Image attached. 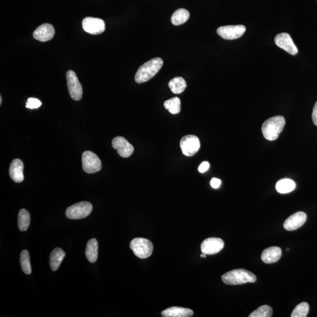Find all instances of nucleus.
Listing matches in <instances>:
<instances>
[{
	"label": "nucleus",
	"mask_w": 317,
	"mask_h": 317,
	"mask_svg": "<svg viewBox=\"0 0 317 317\" xmlns=\"http://www.w3.org/2000/svg\"><path fill=\"white\" fill-rule=\"evenodd\" d=\"M163 61L161 58H155L147 61L138 69L136 81L138 84L146 83L151 79L161 70Z\"/></svg>",
	"instance_id": "f257e3e1"
},
{
	"label": "nucleus",
	"mask_w": 317,
	"mask_h": 317,
	"mask_svg": "<svg viewBox=\"0 0 317 317\" xmlns=\"http://www.w3.org/2000/svg\"><path fill=\"white\" fill-rule=\"evenodd\" d=\"M285 124V119L282 116H275L269 118L262 125V131L264 137L268 140L277 139L283 130Z\"/></svg>",
	"instance_id": "f03ea898"
},
{
	"label": "nucleus",
	"mask_w": 317,
	"mask_h": 317,
	"mask_svg": "<svg viewBox=\"0 0 317 317\" xmlns=\"http://www.w3.org/2000/svg\"><path fill=\"white\" fill-rule=\"evenodd\" d=\"M222 279L224 283L227 285H241L254 282L257 280L255 274L243 269H235L225 273Z\"/></svg>",
	"instance_id": "7ed1b4c3"
},
{
	"label": "nucleus",
	"mask_w": 317,
	"mask_h": 317,
	"mask_svg": "<svg viewBox=\"0 0 317 317\" xmlns=\"http://www.w3.org/2000/svg\"><path fill=\"white\" fill-rule=\"evenodd\" d=\"M130 248L135 255L139 259H146L152 255L153 245L151 241L146 238H136L132 240Z\"/></svg>",
	"instance_id": "20e7f679"
},
{
	"label": "nucleus",
	"mask_w": 317,
	"mask_h": 317,
	"mask_svg": "<svg viewBox=\"0 0 317 317\" xmlns=\"http://www.w3.org/2000/svg\"><path fill=\"white\" fill-rule=\"evenodd\" d=\"M92 205L90 202H81L69 207L65 215L68 219L79 220L89 216L92 211Z\"/></svg>",
	"instance_id": "39448f33"
},
{
	"label": "nucleus",
	"mask_w": 317,
	"mask_h": 317,
	"mask_svg": "<svg viewBox=\"0 0 317 317\" xmlns=\"http://www.w3.org/2000/svg\"><path fill=\"white\" fill-rule=\"evenodd\" d=\"M83 170L87 174H94L102 169V162L99 157L91 151H86L82 156Z\"/></svg>",
	"instance_id": "423d86ee"
},
{
	"label": "nucleus",
	"mask_w": 317,
	"mask_h": 317,
	"mask_svg": "<svg viewBox=\"0 0 317 317\" xmlns=\"http://www.w3.org/2000/svg\"><path fill=\"white\" fill-rule=\"evenodd\" d=\"M180 145L183 154L190 157L195 155L199 151L200 143L199 138L196 136L188 135L181 138Z\"/></svg>",
	"instance_id": "0eeeda50"
},
{
	"label": "nucleus",
	"mask_w": 317,
	"mask_h": 317,
	"mask_svg": "<svg viewBox=\"0 0 317 317\" xmlns=\"http://www.w3.org/2000/svg\"><path fill=\"white\" fill-rule=\"evenodd\" d=\"M67 86L71 98L80 100L83 98V87L73 71H68L67 73Z\"/></svg>",
	"instance_id": "6e6552de"
},
{
	"label": "nucleus",
	"mask_w": 317,
	"mask_h": 317,
	"mask_svg": "<svg viewBox=\"0 0 317 317\" xmlns=\"http://www.w3.org/2000/svg\"><path fill=\"white\" fill-rule=\"evenodd\" d=\"M246 30L243 25L222 26L218 28L217 33L225 40H233L239 39L246 32Z\"/></svg>",
	"instance_id": "1a4fd4ad"
},
{
	"label": "nucleus",
	"mask_w": 317,
	"mask_h": 317,
	"mask_svg": "<svg viewBox=\"0 0 317 317\" xmlns=\"http://www.w3.org/2000/svg\"><path fill=\"white\" fill-rule=\"evenodd\" d=\"M83 27L86 32L92 35H98L104 32L105 24L102 19L86 17L83 21Z\"/></svg>",
	"instance_id": "9d476101"
},
{
	"label": "nucleus",
	"mask_w": 317,
	"mask_h": 317,
	"mask_svg": "<svg viewBox=\"0 0 317 317\" xmlns=\"http://www.w3.org/2000/svg\"><path fill=\"white\" fill-rule=\"evenodd\" d=\"M225 243L221 238L210 237L204 240L201 244V251L206 255L217 254L224 249Z\"/></svg>",
	"instance_id": "9b49d317"
},
{
	"label": "nucleus",
	"mask_w": 317,
	"mask_h": 317,
	"mask_svg": "<svg viewBox=\"0 0 317 317\" xmlns=\"http://www.w3.org/2000/svg\"><path fill=\"white\" fill-rule=\"evenodd\" d=\"M275 45L290 54L295 55L298 53V49L292 40L290 34L281 33L277 34L274 39Z\"/></svg>",
	"instance_id": "f8f14e48"
},
{
	"label": "nucleus",
	"mask_w": 317,
	"mask_h": 317,
	"mask_svg": "<svg viewBox=\"0 0 317 317\" xmlns=\"http://www.w3.org/2000/svg\"><path fill=\"white\" fill-rule=\"evenodd\" d=\"M112 145L119 156L127 158L133 154L134 147L124 137L117 136L112 140Z\"/></svg>",
	"instance_id": "ddd939ff"
},
{
	"label": "nucleus",
	"mask_w": 317,
	"mask_h": 317,
	"mask_svg": "<svg viewBox=\"0 0 317 317\" xmlns=\"http://www.w3.org/2000/svg\"><path fill=\"white\" fill-rule=\"evenodd\" d=\"M307 215L303 212H298L285 220L284 228L288 231L296 230L305 224Z\"/></svg>",
	"instance_id": "4468645a"
},
{
	"label": "nucleus",
	"mask_w": 317,
	"mask_h": 317,
	"mask_svg": "<svg viewBox=\"0 0 317 317\" xmlns=\"http://www.w3.org/2000/svg\"><path fill=\"white\" fill-rule=\"evenodd\" d=\"M55 30L54 27L49 24H44L34 31V39L42 42H48L54 37Z\"/></svg>",
	"instance_id": "2eb2a0df"
},
{
	"label": "nucleus",
	"mask_w": 317,
	"mask_h": 317,
	"mask_svg": "<svg viewBox=\"0 0 317 317\" xmlns=\"http://www.w3.org/2000/svg\"><path fill=\"white\" fill-rule=\"evenodd\" d=\"M24 164L21 160L15 159L12 161L9 166V174L11 180L16 183H21L24 181Z\"/></svg>",
	"instance_id": "dca6fc26"
},
{
	"label": "nucleus",
	"mask_w": 317,
	"mask_h": 317,
	"mask_svg": "<svg viewBox=\"0 0 317 317\" xmlns=\"http://www.w3.org/2000/svg\"><path fill=\"white\" fill-rule=\"evenodd\" d=\"M282 251L280 247H271L263 251L262 254V261L267 264L277 262L281 258Z\"/></svg>",
	"instance_id": "f3484780"
},
{
	"label": "nucleus",
	"mask_w": 317,
	"mask_h": 317,
	"mask_svg": "<svg viewBox=\"0 0 317 317\" xmlns=\"http://www.w3.org/2000/svg\"><path fill=\"white\" fill-rule=\"evenodd\" d=\"M161 315L163 317H190L193 316V312L189 309L172 307L163 310Z\"/></svg>",
	"instance_id": "a211bd4d"
},
{
	"label": "nucleus",
	"mask_w": 317,
	"mask_h": 317,
	"mask_svg": "<svg viewBox=\"0 0 317 317\" xmlns=\"http://www.w3.org/2000/svg\"><path fill=\"white\" fill-rule=\"evenodd\" d=\"M65 253L61 248H56L53 250L50 255V266L53 271H57L64 259Z\"/></svg>",
	"instance_id": "6ab92c4d"
},
{
	"label": "nucleus",
	"mask_w": 317,
	"mask_h": 317,
	"mask_svg": "<svg viewBox=\"0 0 317 317\" xmlns=\"http://www.w3.org/2000/svg\"><path fill=\"white\" fill-rule=\"evenodd\" d=\"M86 257L89 261L94 263L98 259V243L95 238L91 239L87 244Z\"/></svg>",
	"instance_id": "aec40b11"
},
{
	"label": "nucleus",
	"mask_w": 317,
	"mask_h": 317,
	"mask_svg": "<svg viewBox=\"0 0 317 317\" xmlns=\"http://www.w3.org/2000/svg\"><path fill=\"white\" fill-rule=\"evenodd\" d=\"M190 12L186 9L180 8L177 9L171 17V22L174 26H180L189 20Z\"/></svg>",
	"instance_id": "412c9836"
},
{
	"label": "nucleus",
	"mask_w": 317,
	"mask_h": 317,
	"mask_svg": "<svg viewBox=\"0 0 317 317\" xmlns=\"http://www.w3.org/2000/svg\"><path fill=\"white\" fill-rule=\"evenodd\" d=\"M296 184L289 179H284L279 181L275 185V189L278 193L285 194L290 193L296 188Z\"/></svg>",
	"instance_id": "4be33fe9"
},
{
	"label": "nucleus",
	"mask_w": 317,
	"mask_h": 317,
	"mask_svg": "<svg viewBox=\"0 0 317 317\" xmlns=\"http://www.w3.org/2000/svg\"><path fill=\"white\" fill-rule=\"evenodd\" d=\"M187 84L183 78L175 77L169 83V87L173 93L180 94L186 89Z\"/></svg>",
	"instance_id": "5701e85b"
},
{
	"label": "nucleus",
	"mask_w": 317,
	"mask_h": 317,
	"mask_svg": "<svg viewBox=\"0 0 317 317\" xmlns=\"http://www.w3.org/2000/svg\"><path fill=\"white\" fill-rule=\"evenodd\" d=\"M30 224V215L26 209H21L18 213V225L22 231H26Z\"/></svg>",
	"instance_id": "b1692460"
},
{
	"label": "nucleus",
	"mask_w": 317,
	"mask_h": 317,
	"mask_svg": "<svg viewBox=\"0 0 317 317\" xmlns=\"http://www.w3.org/2000/svg\"><path fill=\"white\" fill-rule=\"evenodd\" d=\"M164 106L172 114H178L181 110V100L178 97H175V98L166 100Z\"/></svg>",
	"instance_id": "393cba45"
},
{
	"label": "nucleus",
	"mask_w": 317,
	"mask_h": 317,
	"mask_svg": "<svg viewBox=\"0 0 317 317\" xmlns=\"http://www.w3.org/2000/svg\"><path fill=\"white\" fill-rule=\"evenodd\" d=\"M20 264L22 270L25 274H30L32 271H31L30 254L27 250H23L21 253Z\"/></svg>",
	"instance_id": "a878e982"
},
{
	"label": "nucleus",
	"mask_w": 317,
	"mask_h": 317,
	"mask_svg": "<svg viewBox=\"0 0 317 317\" xmlns=\"http://www.w3.org/2000/svg\"><path fill=\"white\" fill-rule=\"evenodd\" d=\"M309 304L306 302L301 303L298 305L291 314V317H306L309 312Z\"/></svg>",
	"instance_id": "bb28decb"
},
{
	"label": "nucleus",
	"mask_w": 317,
	"mask_h": 317,
	"mask_svg": "<svg viewBox=\"0 0 317 317\" xmlns=\"http://www.w3.org/2000/svg\"><path fill=\"white\" fill-rule=\"evenodd\" d=\"M272 315V309L268 305L260 307L250 314L249 317H271Z\"/></svg>",
	"instance_id": "cd10ccee"
},
{
	"label": "nucleus",
	"mask_w": 317,
	"mask_h": 317,
	"mask_svg": "<svg viewBox=\"0 0 317 317\" xmlns=\"http://www.w3.org/2000/svg\"><path fill=\"white\" fill-rule=\"evenodd\" d=\"M42 105V102L39 99L34 98H30L27 100L26 103V108L29 109H37L40 107Z\"/></svg>",
	"instance_id": "c85d7f7f"
},
{
	"label": "nucleus",
	"mask_w": 317,
	"mask_h": 317,
	"mask_svg": "<svg viewBox=\"0 0 317 317\" xmlns=\"http://www.w3.org/2000/svg\"><path fill=\"white\" fill-rule=\"evenodd\" d=\"M210 167L209 163L208 162H203L201 163L198 168L199 172L200 173H205L208 170Z\"/></svg>",
	"instance_id": "c756f323"
},
{
	"label": "nucleus",
	"mask_w": 317,
	"mask_h": 317,
	"mask_svg": "<svg viewBox=\"0 0 317 317\" xmlns=\"http://www.w3.org/2000/svg\"><path fill=\"white\" fill-rule=\"evenodd\" d=\"M221 181L218 178H213L210 181V185L214 189H218L221 186Z\"/></svg>",
	"instance_id": "7c9ffc66"
},
{
	"label": "nucleus",
	"mask_w": 317,
	"mask_h": 317,
	"mask_svg": "<svg viewBox=\"0 0 317 317\" xmlns=\"http://www.w3.org/2000/svg\"><path fill=\"white\" fill-rule=\"evenodd\" d=\"M312 119L313 123L317 126V101L316 103L315 106H314Z\"/></svg>",
	"instance_id": "2f4dec72"
},
{
	"label": "nucleus",
	"mask_w": 317,
	"mask_h": 317,
	"mask_svg": "<svg viewBox=\"0 0 317 317\" xmlns=\"http://www.w3.org/2000/svg\"><path fill=\"white\" fill-rule=\"evenodd\" d=\"M200 257H202V258H205V257H206V254L203 253L201 254Z\"/></svg>",
	"instance_id": "473e14b6"
},
{
	"label": "nucleus",
	"mask_w": 317,
	"mask_h": 317,
	"mask_svg": "<svg viewBox=\"0 0 317 317\" xmlns=\"http://www.w3.org/2000/svg\"><path fill=\"white\" fill-rule=\"evenodd\" d=\"M1 103H2V97L1 96H0V104L1 105Z\"/></svg>",
	"instance_id": "72a5a7b5"
},
{
	"label": "nucleus",
	"mask_w": 317,
	"mask_h": 317,
	"mask_svg": "<svg viewBox=\"0 0 317 317\" xmlns=\"http://www.w3.org/2000/svg\"><path fill=\"white\" fill-rule=\"evenodd\" d=\"M287 251H288H288H289V249H287Z\"/></svg>",
	"instance_id": "f704fd0d"
}]
</instances>
